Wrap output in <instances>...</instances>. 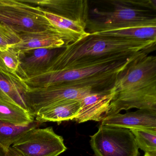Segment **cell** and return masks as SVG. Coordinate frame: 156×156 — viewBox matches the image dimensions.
I'll list each match as a JSON object with an SVG mask.
<instances>
[{"label": "cell", "instance_id": "obj_14", "mask_svg": "<svg viewBox=\"0 0 156 156\" xmlns=\"http://www.w3.org/2000/svg\"><path fill=\"white\" fill-rule=\"evenodd\" d=\"M89 34L131 40L156 41V21L137 23L105 28Z\"/></svg>", "mask_w": 156, "mask_h": 156}, {"label": "cell", "instance_id": "obj_21", "mask_svg": "<svg viewBox=\"0 0 156 156\" xmlns=\"http://www.w3.org/2000/svg\"><path fill=\"white\" fill-rule=\"evenodd\" d=\"M139 148L145 152L156 151V130L131 129Z\"/></svg>", "mask_w": 156, "mask_h": 156}, {"label": "cell", "instance_id": "obj_6", "mask_svg": "<svg viewBox=\"0 0 156 156\" xmlns=\"http://www.w3.org/2000/svg\"><path fill=\"white\" fill-rule=\"evenodd\" d=\"M90 144L96 156H139L134 135L125 128L100 125L91 136Z\"/></svg>", "mask_w": 156, "mask_h": 156}, {"label": "cell", "instance_id": "obj_22", "mask_svg": "<svg viewBox=\"0 0 156 156\" xmlns=\"http://www.w3.org/2000/svg\"><path fill=\"white\" fill-rule=\"evenodd\" d=\"M20 41L19 35L9 27L0 23V51L15 45Z\"/></svg>", "mask_w": 156, "mask_h": 156}, {"label": "cell", "instance_id": "obj_8", "mask_svg": "<svg viewBox=\"0 0 156 156\" xmlns=\"http://www.w3.org/2000/svg\"><path fill=\"white\" fill-rule=\"evenodd\" d=\"M97 93L87 87H71L60 85L29 87L26 94V105L30 114L35 117L44 109L69 100L80 101L87 95Z\"/></svg>", "mask_w": 156, "mask_h": 156}, {"label": "cell", "instance_id": "obj_16", "mask_svg": "<svg viewBox=\"0 0 156 156\" xmlns=\"http://www.w3.org/2000/svg\"><path fill=\"white\" fill-rule=\"evenodd\" d=\"M20 41L11 46L18 52L41 48H61L66 46L62 39L54 32L47 30L19 34Z\"/></svg>", "mask_w": 156, "mask_h": 156}, {"label": "cell", "instance_id": "obj_18", "mask_svg": "<svg viewBox=\"0 0 156 156\" xmlns=\"http://www.w3.org/2000/svg\"><path fill=\"white\" fill-rule=\"evenodd\" d=\"M42 124L35 119L30 124L23 126L0 121V149L8 151L24 133L38 128Z\"/></svg>", "mask_w": 156, "mask_h": 156}, {"label": "cell", "instance_id": "obj_23", "mask_svg": "<svg viewBox=\"0 0 156 156\" xmlns=\"http://www.w3.org/2000/svg\"><path fill=\"white\" fill-rule=\"evenodd\" d=\"M144 156H156V151L145 152Z\"/></svg>", "mask_w": 156, "mask_h": 156}, {"label": "cell", "instance_id": "obj_10", "mask_svg": "<svg viewBox=\"0 0 156 156\" xmlns=\"http://www.w3.org/2000/svg\"><path fill=\"white\" fill-rule=\"evenodd\" d=\"M114 95L113 88L87 95L80 100V110L73 120L78 123L102 121L109 111Z\"/></svg>", "mask_w": 156, "mask_h": 156}, {"label": "cell", "instance_id": "obj_20", "mask_svg": "<svg viewBox=\"0 0 156 156\" xmlns=\"http://www.w3.org/2000/svg\"><path fill=\"white\" fill-rule=\"evenodd\" d=\"M0 68L23 80L27 79L21 68L19 53L11 47L0 51Z\"/></svg>", "mask_w": 156, "mask_h": 156}, {"label": "cell", "instance_id": "obj_4", "mask_svg": "<svg viewBox=\"0 0 156 156\" xmlns=\"http://www.w3.org/2000/svg\"><path fill=\"white\" fill-rule=\"evenodd\" d=\"M106 9L89 12L86 31L92 33L105 28L137 23L156 21L155 0H108Z\"/></svg>", "mask_w": 156, "mask_h": 156}, {"label": "cell", "instance_id": "obj_12", "mask_svg": "<svg viewBox=\"0 0 156 156\" xmlns=\"http://www.w3.org/2000/svg\"><path fill=\"white\" fill-rule=\"evenodd\" d=\"M29 89L24 80L0 68V100L29 112L25 100Z\"/></svg>", "mask_w": 156, "mask_h": 156}, {"label": "cell", "instance_id": "obj_1", "mask_svg": "<svg viewBox=\"0 0 156 156\" xmlns=\"http://www.w3.org/2000/svg\"><path fill=\"white\" fill-rule=\"evenodd\" d=\"M156 41L105 37L88 33L81 40L65 46L46 72L126 59L144 52L150 53L156 50Z\"/></svg>", "mask_w": 156, "mask_h": 156}, {"label": "cell", "instance_id": "obj_9", "mask_svg": "<svg viewBox=\"0 0 156 156\" xmlns=\"http://www.w3.org/2000/svg\"><path fill=\"white\" fill-rule=\"evenodd\" d=\"M42 11L86 24L89 18L87 0H22Z\"/></svg>", "mask_w": 156, "mask_h": 156}, {"label": "cell", "instance_id": "obj_7", "mask_svg": "<svg viewBox=\"0 0 156 156\" xmlns=\"http://www.w3.org/2000/svg\"><path fill=\"white\" fill-rule=\"evenodd\" d=\"M12 147L21 156H58L67 148L52 127L28 130Z\"/></svg>", "mask_w": 156, "mask_h": 156}, {"label": "cell", "instance_id": "obj_19", "mask_svg": "<svg viewBox=\"0 0 156 156\" xmlns=\"http://www.w3.org/2000/svg\"><path fill=\"white\" fill-rule=\"evenodd\" d=\"M34 119L29 112L0 100V121L23 126L30 124Z\"/></svg>", "mask_w": 156, "mask_h": 156}, {"label": "cell", "instance_id": "obj_17", "mask_svg": "<svg viewBox=\"0 0 156 156\" xmlns=\"http://www.w3.org/2000/svg\"><path fill=\"white\" fill-rule=\"evenodd\" d=\"M80 101H64L42 110L35 117V120L40 123L73 120L80 110Z\"/></svg>", "mask_w": 156, "mask_h": 156}, {"label": "cell", "instance_id": "obj_13", "mask_svg": "<svg viewBox=\"0 0 156 156\" xmlns=\"http://www.w3.org/2000/svg\"><path fill=\"white\" fill-rule=\"evenodd\" d=\"M102 125L129 129L156 130V110L139 109L136 112L115 114L105 118Z\"/></svg>", "mask_w": 156, "mask_h": 156}, {"label": "cell", "instance_id": "obj_11", "mask_svg": "<svg viewBox=\"0 0 156 156\" xmlns=\"http://www.w3.org/2000/svg\"><path fill=\"white\" fill-rule=\"evenodd\" d=\"M64 48H41L19 52L21 68L27 78L46 73Z\"/></svg>", "mask_w": 156, "mask_h": 156}, {"label": "cell", "instance_id": "obj_15", "mask_svg": "<svg viewBox=\"0 0 156 156\" xmlns=\"http://www.w3.org/2000/svg\"><path fill=\"white\" fill-rule=\"evenodd\" d=\"M43 12L50 23L51 30L58 34L63 40L66 46L76 42L88 34L85 23L47 12Z\"/></svg>", "mask_w": 156, "mask_h": 156}, {"label": "cell", "instance_id": "obj_5", "mask_svg": "<svg viewBox=\"0 0 156 156\" xmlns=\"http://www.w3.org/2000/svg\"><path fill=\"white\" fill-rule=\"evenodd\" d=\"M0 23L18 35L51 30L43 11L22 0H0Z\"/></svg>", "mask_w": 156, "mask_h": 156}, {"label": "cell", "instance_id": "obj_2", "mask_svg": "<svg viewBox=\"0 0 156 156\" xmlns=\"http://www.w3.org/2000/svg\"><path fill=\"white\" fill-rule=\"evenodd\" d=\"M149 54L140 53L119 73L106 117L132 108L156 110V57Z\"/></svg>", "mask_w": 156, "mask_h": 156}, {"label": "cell", "instance_id": "obj_3", "mask_svg": "<svg viewBox=\"0 0 156 156\" xmlns=\"http://www.w3.org/2000/svg\"><path fill=\"white\" fill-rule=\"evenodd\" d=\"M141 53L126 59L109 60L80 67L46 72L24 81L31 88L60 85L87 87L96 92L109 90L114 87L119 73Z\"/></svg>", "mask_w": 156, "mask_h": 156}]
</instances>
